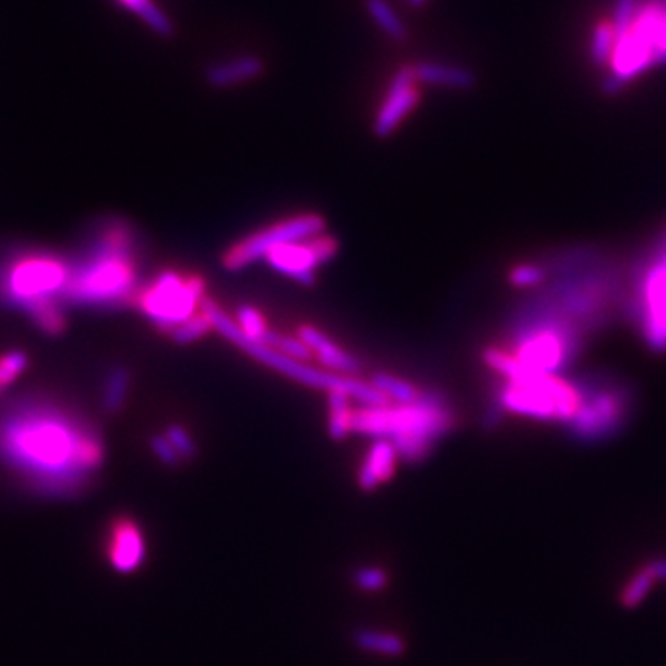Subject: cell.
<instances>
[{"mask_svg": "<svg viewBox=\"0 0 666 666\" xmlns=\"http://www.w3.org/2000/svg\"><path fill=\"white\" fill-rule=\"evenodd\" d=\"M0 461L43 495L70 496L104 463L98 430L51 398H24L0 410Z\"/></svg>", "mask_w": 666, "mask_h": 666, "instance_id": "1", "label": "cell"}, {"mask_svg": "<svg viewBox=\"0 0 666 666\" xmlns=\"http://www.w3.org/2000/svg\"><path fill=\"white\" fill-rule=\"evenodd\" d=\"M137 292L135 234L125 220L104 222L70 274L61 299L91 308H117L134 302Z\"/></svg>", "mask_w": 666, "mask_h": 666, "instance_id": "2", "label": "cell"}, {"mask_svg": "<svg viewBox=\"0 0 666 666\" xmlns=\"http://www.w3.org/2000/svg\"><path fill=\"white\" fill-rule=\"evenodd\" d=\"M456 426V413L444 394L421 391L412 403L361 405L354 410L352 431L389 440L405 463L426 459L435 442Z\"/></svg>", "mask_w": 666, "mask_h": 666, "instance_id": "3", "label": "cell"}, {"mask_svg": "<svg viewBox=\"0 0 666 666\" xmlns=\"http://www.w3.org/2000/svg\"><path fill=\"white\" fill-rule=\"evenodd\" d=\"M200 311L209 319L211 329H217L227 341H230L232 345L246 352L252 359L278 370L280 375L291 380H296L304 385H310V387H315L326 393H343L350 400H357L361 405L391 403L384 394H380L373 385L366 382H361L354 376L329 373V370H320L317 366H311L310 363L287 357L264 343H255V341L246 339L243 336V331L239 329L237 322L217 302L208 299V296L200 304Z\"/></svg>", "mask_w": 666, "mask_h": 666, "instance_id": "4", "label": "cell"}, {"mask_svg": "<svg viewBox=\"0 0 666 666\" xmlns=\"http://www.w3.org/2000/svg\"><path fill=\"white\" fill-rule=\"evenodd\" d=\"M493 402L504 413L569 426L583 403V387L558 375H528L504 382Z\"/></svg>", "mask_w": 666, "mask_h": 666, "instance_id": "5", "label": "cell"}, {"mask_svg": "<svg viewBox=\"0 0 666 666\" xmlns=\"http://www.w3.org/2000/svg\"><path fill=\"white\" fill-rule=\"evenodd\" d=\"M666 14L664 0H641L634 21L616 33L615 49L607 63V77L602 84L607 95L618 93L625 84L657 65V49Z\"/></svg>", "mask_w": 666, "mask_h": 666, "instance_id": "6", "label": "cell"}, {"mask_svg": "<svg viewBox=\"0 0 666 666\" xmlns=\"http://www.w3.org/2000/svg\"><path fill=\"white\" fill-rule=\"evenodd\" d=\"M70 264L52 252H23L0 267V296L26 311L30 306L60 301Z\"/></svg>", "mask_w": 666, "mask_h": 666, "instance_id": "7", "label": "cell"}, {"mask_svg": "<svg viewBox=\"0 0 666 666\" xmlns=\"http://www.w3.org/2000/svg\"><path fill=\"white\" fill-rule=\"evenodd\" d=\"M206 299V280L199 274L185 276L165 271L143 289H137L134 306L160 331H171L200 311Z\"/></svg>", "mask_w": 666, "mask_h": 666, "instance_id": "8", "label": "cell"}, {"mask_svg": "<svg viewBox=\"0 0 666 666\" xmlns=\"http://www.w3.org/2000/svg\"><path fill=\"white\" fill-rule=\"evenodd\" d=\"M326 220L317 213H302L294 215L291 218L280 220L276 225L264 228L262 232H255L236 245H232L220 257V264L227 271L237 273L252 264L265 259V255L283 245L308 241L324 234Z\"/></svg>", "mask_w": 666, "mask_h": 666, "instance_id": "9", "label": "cell"}, {"mask_svg": "<svg viewBox=\"0 0 666 666\" xmlns=\"http://www.w3.org/2000/svg\"><path fill=\"white\" fill-rule=\"evenodd\" d=\"M635 319L653 352L666 350V236L652 252L635 285Z\"/></svg>", "mask_w": 666, "mask_h": 666, "instance_id": "10", "label": "cell"}, {"mask_svg": "<svg viewBox=\"0 0 666 666\" xmlns=\"http://www.w3.org/2000/svg\"><path fill=\"white\" fill-rule=\"evenodd\" d=\"M338 250L339 241L336 237L329 234H320L308 241L278 246L271 250L265 259L274 271L296 280L299 283L313 285L317 269L336 257Z\"/></svg>", "mask_w": 666, "mask_h": 666, "instance_id": "11", "label": "cell"}, {"mask_svg": "<svg viewBox=\"0 0 666 666\" xmlns=\"http://www.w3.org/2000/svg\"><path fill=\"white\" fill-rule=\"evenodd\" d=\"M625 415V398L616 389L585 391L578 415L569 430L581 440H595L616 430Z\"/></svg>", "mask_w": 666, "mask_h": 666, "instance_id": "12", "label": "cell"}, {"mask_svg": "<svg viewBox=\"0 0 666 666\" xmlns=\"http://www.w3.org/2000/svg\"><path fill=\"white\" fill-rule=\"evenodd\" d=\"M415 82L413 65H402L394 74L387 97L375 119L373 130L378 139H387L419 104L421 93Z\"/></svg>", "mask_w": 666, "mask_h": 666, "instance_id": "13", "label": "cell"}, {"mask_svg": "<svg viewBox=\"0 0 666 666\" xmlns=\"http://www.w3.org/2000/svg\"><path fill=\"white\" fill-rule=\"evenodd\" d=\"M107 560L119 572H134L146 555L144 535L130 518H117L107 530Z\"/></svg>", "mask_w": 666, "mask_h": 666, "instance_id": "14", "label": "cell"}, {"mask_svg": "<svg viewBox=\"0 0 666 666\" xmlns=\"http://www.w3.org/2000/svg\"><path fill=\"white\" fill-rule=\"evenodd\" d=\"M296 336L306 343L311 354L319 357V361L326 366V370H329V373L352 376L361 370V361L345 348H341L339 345L333 343L319 328L311 324H302Z\"/></svg>", "mask_w": 666, "mask_h": 666, "instance_id": "15", "label": "cell"}, {"mask_svg": "<svg viewBox=\"0 0 666 666\" xmlns=\"http://www.w3.org/2000/svg\"><path fill=\"white\" fill-rule=\"evenodd\" d=\"M398 461L400 458L393 444L385 439H378L365 456V461L357 476V486L363 491L378 489L393 477Z\"/></svg>", "mask_w": 666, "mask_h": 666, "instance_id": "16", "label": "cell"}, {"mask_svg": "<svg viewBox=\"0 0 666 666\" xmlns=\"http://www.w3.org/2000/svg\"><path fill=\"white\" fill-rule=\"evenodd\" d=\"M265 72V61L259 56H241L237 60L217 63L206 70V82L211 88H232L255 80Z\"/></svg>", "mask_w": 666, "mask_h": 666, "instance_id": "17", "label": "cell"}, {"mask_svg": "<svg viewBox=\"0 0 666 666\" xmlns=\"http://www.w3.org/2000/svg\"><path fill=\"white\" fill-rule=\"evenodd\" d=\"M415 79L422 84L433 86H447L461 91H468L476 86V74L465 67L447 65V63H433L422 61L413 65Z\"/></svg>", "mask_w": 666, "mask_h": 666, "instance_id": "18", "label": "cell"}, {"mask_svg": "<svg viewBox=\"0 0 666 666\" xmlns=\"http://www.w3.org/2000/svg\"><path fill=\"white\" fill-rule=\"evenodd\" d=\"M354 410L343 393H328V433L333 440H343L352 433Z\"/></svg>", "mask_w": 666, "mask_h": 666, "instance_id": "19", "label": "cell"}, {"mask_svg": "<svg viewBox=\"0 0 666 666\" xmlns=\"http://www.w3.org/2000/svg\"><path fill=\"white\" fill-rule=\"evenodd\" d=\"M354 643L370 653L387 655V657H398L403 653L405 644L403 641L389 632H380V629H370L361 627L354 634Z\"/></svg>", "mask_w": 666, "mask_h": 666, "instance_id": "20", "label": "cell"}, {"mask_svg": "<svg viewBox=\"0 0 666 666\" xmlns=\"http://www.w3.org/2000/svg\"><path fill=\"white\" fill-rule=\"evenodd\" d=\"M615 42H616V33H615V26L611 19L607 17L598 19L590 32V43H588L590 61L597 67H607L613 49H615Z\"/></svg>", "mask_w": 666, "mask_h": 666, "instance_id": "21", "label": "cell"}, {"mask_svg": "<svg viewBox=\"0 0 666 666\" xmlns=\"http://www.w3.org/2000/svg\"><path fill=\"white\" fill-rule=\"evenodd\" d=\"M368 384L380 394H384L391 403H412L421 396V389H417L413 384L387 373L373 375Z\"/></svg>", "mask_w": 666, "mask_h": 666, "instance_id": "22", "label": "cell"}, {"mask_svg": "<svg viewBox=\"0 0 666 666\" xmlns=\"http://www.w3.org/2000/svg\"><path fill=\"white\" fill-rule=\"evenodd\" d=\"M655 583H657V578L653 576L650 565L648 563L643 565L624 585V588L620 592V604L625 609L637 607L648 597V592L652 590V587Z\"/></svg>", "mask_w": 666, "mask_h": 666, "instance_id": "23", "label": "cell"}, {"mask_svg": "<svg viewBox=\"0 0 666 666\" xmlns=\"http://www.w3.org/2000/svg\"><path fill=\"white\" fill-rule=\"evenodd\" d=\"M126 10L134 12L139 19H143L156 33L169 37L172 35L174 28L169 17L153 3V0H117Z\"/></svg>", "mask_w": 666, "mask_h": 666, "instance_id": "24", "label": "cell"}, {"mask_svg": "<svg viewBox=\"0 0 666 666\" xmlns=\"http://www.w3.org/2000/svg\"><path fill=\"white\" fill-rule=\"evenodd\" d=\"M130 389V373L126 368L119 366L111 370V375L106 378V389H104V407L109 413L121 412V407L126 402Z\"/></svg>", "mask_w": 666, "mask_h": 666, "instance_id": "25", "label": "cell"}, {"mask_svg": "<svg viewBox=\"0 0 666 666\" xmlns=\"http://www.w3.org/2000/svg\"><path fill=\"white\" fill-rule=\"evenodd\" d=\"M366 10L373 15L376 24L394 42H403L407 30L403 23L398 19L394 10L385 3V0H366Z\"/></svg>", "mask_w": 666, "mask_h": 666, "instance_id": "26", "label": "cell"}, {"mask_svg": "<svg viewBox=\"0 0 666 666\" xmlns=\"http://www.w3.org/2000/svg\"><path fill=\"white\" fill-rule=\"evenodd\" d=\"M236 322H237L239 329L243 331V336L250 341H255V343H262L267 333L271 331L269 326H267L265 317L262 315V311H259L254 306H248V304H243V306L237 308Z\"/></svg>", "mask_w": 666, "mask_h": 666, "instance_id": "27", "label": "cell"}, {"mask_svg": "<svg viewBox=\"0 0 666 666\" xmlns=\"http://www.w3.org/2000/svg\"><path fill=\"white\" fill-rule=\"evenodd\" d=\"M262 343L287 357L299 359L304 363H308V359L311 357V350L306 347V343L299 336H285V333H278L271 329Z\"/></svg>", "mask_w": 666, "mask_h": 666, "instance_id": "28", "label": "cell"}, {"mask_svg": "<svg viewBox=\"0 0 666 666\" xmlns=\"http://www.w3.org/2000/svg\"><path fill=\"white\" fill-rule=\"evenodd\" d=\"M209 329H211L209 319L202 311H199L190 320H185L180 326H176L171 331V338L176 345H191V343L202 339Z\"/></svg>", "mask_w": 666, "mask_h": 666, "instance_id": "29", "label": "cell"}, {"mask_svg": "<svg viewBox=\"0 0 666 666\" xmlns=\"http://www.w3.org/2000/svg\"><path fill=\"white\" fill-rule=\"evenodd\" d=\"M546 278L548 269L544 267V264H521L509 271V282L513 287L518 289L539 287L546 282Z\"/></svg>", "mask_w": 666, "mask_h": 666, "instance_id": "30", "label": "cell"}, {"mask_svg": "<svg viewBox=\"0 0 666 666\" xmlns=\"http://www.w3.org/2000/svg\"><path fill=\"white\" fill-rule=\"evenodd\" d=\"M28 366V356L19 350H12L0 356V393L10 387Z\"/></svg>", "mask_w": 666, "mask_h": 666, "instance_id": "31", "label": "cell"}, {"mask_svg": "<svg viewBox=\"0 0 666 666\" xmlns=\"http://www.w3.org/2000/svg\"><path fill=\"white\" fill-rule=\"evenodd\" d=\"M165 439L171 442V447L174 449V452L178 454V458L181 461H191L197 456V444L193 440V437L190 435V431L185 430L180 424H171L165 430Z\"/></svg>", "mask_w": 666, "mask_h": 666, "instance_id": "32", "label": "cell"}, {"mask_svg": "<svg viewBox=\"0 0 666 666\" xmlns=\"http://www.w3.org/2000/svg\"><path fill=\"white\" fill-rule=\"evenodd\" d=\"M354 583L361 590L376 592V590H382L387 585V574L378 567H363V569L356 570Z\"/></svg>", "mask_w": 666, "mask_h": 666, "instance_id": "33", "label": "cell"}, {"mask_svg": "<svg viewBox=\"0 0 666 666\" xmlns=\"http://www.w3.org/2000/svg\"><path fill=\"white\" fill-rule=\"evenodd\" d=\"M641 0H615L613 6V15L609 17L613 26H615V33H620L622 30H625L629 26V23L634 21L637 8H639Z\"/></svg>", "mask_w": 666, "mask_h": 666, "instance_id": "34", "label": "cell"}, {"mask_svg": "<svg viewBox=\"0 0 666 666\" xmlns=\"http://www.w3.org/2000/svg\"><path fill=\"white\" fill-rule=\"evenodd\" d=\"M151 447H153V452L156 454V458L167 465V467H178L181 463V459L178 458V454L174 452V449L171 447V442L165 439V435H154L151 439Z\"/></svg>", "mask_w": 666, "mask_h": 666, "instance_id": "35", "label": "cell"}, {"mask_svg": "<svg viewBox=\"0 0 666 666\" xmlns=\"http://www.w3.org/2000/svg\"><path fill=\"white\" fill-rule=\"evenodd\" d=\"M648 565H650L653 576L657 578V581H666V558L652 560Z\"/></svg>", "mask_w": 666, "mask_h": 666, "instance_id": "36", "label": "cell"}, {"mask_svg": "<svg viewBox=\"0 0 666 666\" xmlns=\"http://www.w3.org/2000/svg\"><path fill=\"white\" fill-rule=\"evenodd\" d=\"M407 3H410L412 6H422L426 0H407Z\"/></svg>", "mask_w": 666, "mask_h": 666, "instance_id": "37", "label": "cell"}]
</instances>
